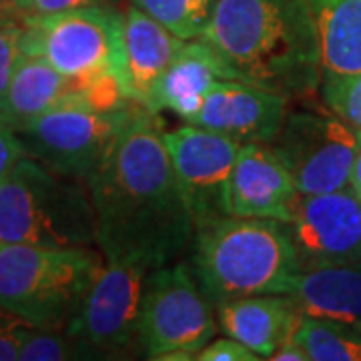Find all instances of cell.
<instances>
[{
  "instance_id": "1f68e13d",
  "label": "cell",
  "mask_w": 361,
  "mask_h": 361,
  "mask_svg": "<svg viewBox=\"0 0 361 361\" xmlns=\"http://www.w3.org/2000/svg\"><path fill=\"white\" fill-rule=\"evenodd\" d=\"M349 185H351V191L361 199V142H360V149H357V155H355V161H353V169H351Z\"/></svg>"
},
{
  "instance_id": "44dd1931",
  "label": "cell",
  "mask_w": 361,
  "mask_h": 361,
  "mask_svg": "<svg viewBox=\"0 0 361 361\" xmlns=\"http://www.w3.org/2000/svg\"><path fill=\"white\" fill-rule=\"evenodd\" d=\"M291 337L313 361H361V329L353 325L301 313Z\"/></svg>"
},
{
  "instance_id": "30bf717a",
  "label": "cell",
  "mask_w": 361,
  "mask_h": 361,
  "mask_svg": "<svg viewBox=\"0 0 361 361\" xmlns=\"http://www.w3.org/2000/svg\"><path fill=\"white\" fill-rule=\"evenodd\" d=\"M360 135L336 115L287 113L271 149L283 161L301 195L334 193L349 187Z\"/></svg>"
},
{
  "instance_id": "7a4b0ae2",
  "label": "cell",
  "mask_w": 361,
  "mask_h": 361,
  "mask_svg": "<svg viewBox=\"0 0 361 361\" xmlns=\"http://www.w3.org/2000/svg\"><path fill=\"white\" fill-rule=\"evenodd\" d=\"M199 40L223 78L285 99L322 87V52L307 0H215Z\"/></svg>"
},
{
  "instance_id": "e0dca14e",
  "label": "cell",
  "mask_w": 361,
  "mask_h": 361,
  "mask_svg": "<svg viewBox=\"0 0 361 361\" xmlns=\"http://www.w3.org/2000/svg\"><path fill=\"white\" fill-rule=\"evenodd\" d=\"M82 87L85 80L65 77L42 56L23 54L0 106V121L14 130L23 129L52 106L73 97L82 99Z\"/></svg>"
},
{
  "instance_id": "9a60e30c",
  "label": "cell",
  "mask_w": 361,
  "mask_h": 361,
  "mask_svg": "<svg viewBox=\"0 0 361 361\" xmlns=\"http://www.w3.org/2000/svg\"><path fill=\"white\" fill-rule=\"evenodd\" d=\"M299 315L291 295L239 297L215 305L221 331L255 351L261 360H269L293 334Z\"/></svg>"
},
{
  "instance_id": "7402d4cb",
  "label": "cell",
  "mask_w": 361,
  "mask_h": 361,
  "mask_svg": "<svg viewBox=\"0 0 361 361\" xmlns=\"http://www.w3.org/2000/svg\"><path fill=\"white\" fill-rule=\"evenodd\" d=\"M133 4L153 16L175 37L195 40L209 25L215 0H133Z\"/></svg>"
},
{
  "instance_id": "277c9868",
  "label": "cell",
  "mask_w": 361,
  "mask_h": 361,
  "mask_svg": "<svg viewBox=\"0 0 361 361\" xmlns=\"http://www.w3.org/2000/svg\"><path fill=\"white\" fill-rule=\"evenodd\" d=\"M0 243L92 247L97 215L85 180L26 155L0 180Z\"/></svg>"
},
{
  "instance_id": "6da1fadb",
  "label": "cell",
  "mask_w": 361,
  "mask_h": 361,
  "mask_svg": "<svg viewBox=\"0 0 361 361\" xmlns=\"http://www.w3.org/2000/svg\"><path fill=\"white\" fill-rule=\"evenodd\" d=\"M101 253L157 269L187 251L195 221L155 113L141 106L87 180Z\"/></svg>"
},
{
  "instance_id": "484cf974",
  "label": "cell",
  "mask_w": 361,
  "mask_h": 361,
  "mask_svg": "<svg viewBox=\"0 0 361 361\" xmlns=\"http://www.w3.org/2000/svg\"><path fill=\"white\" fill-rule=\"evenodd\" d=\"M35 325L0 307V361L18 360L20 348Z\"/></svg>"
},
{
  "instance_id": "f546056e",
  "label": "cell",
  "mask_w": 361,
  "mask_h": 361,
  "mask_svg": "<svg viewBox=\"0 0 361 361\" xmlns=\"http://www.w3.org/2000/svg\"><path fill=\"white\" fill-rule=\"evenodd\" d=\"M269 360L271 361H310V357H307L305 349L301 348L295 339L289 336L287 339H285L283 343L279 345V348L271 353Z\"/></svg>"
},
{
  "instance_id": "d6986e66",
  "label": "cell",
  "mask_w": 361,
  "mask_h": 361,
  "mask_svg": "<svg viewBox=\"0 0 361 361\" xmlns=\"http://www.w3.org/2000/svg\"><path fill=\"white\" fill-rule=\"evenodd\" d=\"M289 295L303 315L361 329V261L301 271Z\"/></svg>"
},
{
  "instance_id": "4fadbf2b",
  "label": "cell",
  "mask_w": 361,
  "mask_h": 361,
  "mask_svg": "<svg viewBox=\"0 0 361 361\" xmlns=\"http://www.w3.org/2000/svg\"><path fill=\"white\" fill-rule=\"evenodd\" d=\"M299 197L295 180L271 145H241L225 189V215L289 223Z\"/></svg>"
},
{
  "instance_id": "ba28073f",
  "label": "cell",
  "mask_w": 361,
  "mask_h": 361,
  "mask_svg": "<svg viewBox=\"0 0 361 361\" xmlns=\"http://www.w3.org/2000/svg\"><path fill=\"white\" fill-rule=\"evenodd\" d=\"M217 329L213 303L187 263H169L149 273L141 315V349L147 360L161 361L169 353L195 360Z\"/></svg>"
},
{
  "instance_id": "4dcf8cb0",
  "label": "cell",
  "mask_w": 361,
  "mask_h": 361,
  "mask_svg": "<svg viewBox=\"0 0 361 361\" xmlns=\"http://www.w3.org/2000/svg\"><path fill=\"white\" fill-rule=\"evenodd\" d=\"M20 20V11L13 4V0H0V26L13 25Z\"/></svg>"
},
{
  "instance_id": "9c48e42d",
  "label": "cell",
  "mask_w": 361,
  "mask_h": 361,
  "mask_svg": "<svg viewBox=\"0 0 361 361\" xmlns=\"http://www.w3.org/2000/svg\"><path fill=\"white\" fill-rule=\"evenodd\" d=\"M151 271L139 261H106L65 327L89 349L92 360H125L142 353V297Z\"/></svg>"
},
{
  "instance_id": "5bb4252c",
  "label": "cell",
  "mask_w": 361,
  "mask_h": 361,
  "mask_svg": "<svg viewBox=\"0 0 361 361\" xmlns=\"http://www.w3.org/2000/svg\"><path fill=\"white\" fill-rule=\"evenodd\" d=\"M287 116V99L247 85L241 80L219 78L209 92L193 125L221 133L233 141L271 145Z\"/></svg>"
},
{
  "instance_id": "52a82bcc",
  "label": "cell",
  "mask_w": 361,
  "mask_h": 361,
  "mask_svg": "<svg viewBox=\"0 0 361 361\" xmlns=\"http://www.w3.org/2000/svg\"><path fill=\"white\" fill-rule=\"evenodd\" d=\"M139 109L141 104L130 103L103 111L73 97L16 133L28 157L65 177L87 183Z\"/></svg>"
},
{
  "instance_id": "ac0fdd59",
  "label": "cell",
  "mask_w": 361,
  "mask_h": 361,
  "mask_svg": "<svg viewBox=\"0 0 361 361\" xmlns=\"http://www.w3.org/2000/svg\"><path fill=\"white\" fill-rule=\"evenodd\" d=\"M221 71L213 54L199 39L187 40L165 75L157 80L145 104L151 113L173 111L191 123L201 111L205 94L219 80Z\"/></svg>"
},
{
  "instance_id": "4316f807",
  "label": "cell",
  "mask_w": 361,
  "mask_h": 361,
  "mask_svg": "<svg viewBox=\"0 0 361 361\" xmlns=\"http://www.w3.org/2000/svg\"><path fill=\"white\" fill-rule=\"evenodd\" d=\"M261 360L255 351L243 345L241 341L233 339V337H219V339H211L205 348L201 349L195 361H257Z\"/></svg>"
},
{
  "instance_id": "8fae6325",
  "label": "cell",
  "mask_w": 361,
  "mask_h": 361,
  "mask_svg": "<svg viewBox=\"0 0 361 361\" xmlns=\"http://www.w3.org/2000/svg\"><path fill=\"white\" fill-rule=\"evenodd\" d=\"M163 139L195 227L223 217L225 189L241 142L193 123L163 133Z\"/></svg>"
},
{
  "instance_id": "d4e9b609",
  "label": "cell",
  "mask_w": 361,
  "mask_h": 361,
  "mask_svg": "<svg viewBox=\"0 0 361 361\" xmlns=\"http://www.w3.org/2000/svg\"><path fill=\"white\" fill-rule=\"evenodd\" d=\"M20 35H23V25L20 20L13 25L0 26V106L4 101V94L8 90V85L13 80L16 65L20 56L25 54L20 47Z\"/></svg>"
},
{
  "instance_id": "83f0119b",
  "label": "cell",
  "mask_w": 361,
  "mask_h": 361,
  "mask_svg": "<svg viewBox=\"0 0 361 361\" xmlns=\"http://www.w3.org/2000/svg\"><path fill=\"white\" fill-rule=\"evenodd\" d=\"M28 155L18 133L0 121V180L6 179L20 159Z\"/></svg>"
},
{
  "instance_id": "2e32d148",
  "label": "cell",
  "mask_w": 361,
  "mask_h": 361,
  "mask_svg": "<svg viewBox=\"0 0 361 361\" xmlns=\"http://www.w3.org/2000/svg\"><path fill=\"white\" fill-rule=\"evenodd\" d=\"M185 42L130 4L125 14V82L135 103L147 104L157 80L165 75Z\"/></svg>"
},
{
  "instance_id": "603a6c76",
  "label": "cell",
  "mask_w": 361,
  "mask_h": 361,
  "mask_svg": "<svg viewBox=\"0 0 361 361\" xmlns=\"http://www.w3.org/2000/svg\"><path fill=\"white\" fill-rule=\"evenodd\" d=\"M18 360L23 361H66L92 360L89 349L66 329L32 327L20 348Z\"/></svg>"
},
{
  "instance_id": "ffe728a7",
  "label": "cell",
  "mask_w": 361,
  "mask_h": 361,
  "mask_svg": "<svg viewBox=\"0 0 361 361\" xmlns=\"http://www.w3.org/2000/svg\"><path fill=\"white\" fill-rule=\"evenodd\" d=\"M315 25L323 78L361 71V0H307Z\"/></svg>"
},
{
  "instance_id": "d6a6232c",
  "label": "cell",
  "mask_w": 361,
  "mask_h": 361,
  "mask_svg": "<svg viewBox=\"0 0 361 361\" xmlns=\"http://www.w3.org/2000/svg\"><path fill=\"white\" fill-rule=\"evenodd\" d=\"M28 2H30V0H13L14 6H16V8L20 11V18H23V13H25V11H26V6H28Z\"/></svg>"
},
{
  "instance_id": "f1b7e54d",
  "label": "cell",
  "mask_w": 361,
  "mask_h": 361,
  "mask_svg": "<svg viewBox=\"0 0 361 361\" xmlns=\"http://www.w3.org/2000/svg\"><path fill=\"white\" fill-rule=\"evenodd\" d=\"M115 0H30L23 16H47L90 6H111Z\"/></svg>"
},
{
  "instance_id": "3957f363",
  "label": "cell",
  "mask_w": 361,
  "mask_h": 361,
  "mask_svg": "<svg viewBox=\"0 0 361 361\" xmlns=\"http://www.w3.org/2000/svg\"><path fill=\"white\" fill-rule=\"evenodd\" d=\"M191 271L215 305L251 295H289L301 273L287 223L223 215L195 227Z\"/></svg>"
},
{
  "instance_id": "8992f818",
  "label": "cell",
  "mask_w": 361,
  "mask_h": 361,
  "mask_svg": "<svg viewBox=\"0 0 361 361\" xmlns=\"http://www.w3.org/2000/svg\"><path fill=\"white\" fill-rule=\"evenodd\" d=\"M20 47L42 56L65 77L87 80L109 73L125 77V16L90 6L47 16H23Z\"/></svg>"
},
{
  "instance_id": "5b68a950",
  "label": "cell",
  "mask_w": 361,
  "mask_h": 361,
  "mask_svg": "<svg viewBox=\"0 0 361 361\" xmlns=\"http://www.w3.org/2000/svg\"><path fill=\"white\" fill-rule=\"evenodd\" d=\"M103 267L92 247L0 243V307L35 327L65 329Z\"/></svg>"
},
{
  "instance_id": "7c38bea8",
  "label": "cell",
  "mask_w": 361,
  "mask_h": 361,
  "mask_svg": "<svg viewBox=\"0 0 361 361\" xmlns=\"http://www.w3.org/2000/svg\"><path fill=\"white\" fill-rule=\"evenodd\" d=\"M287 229L301 271L361 261V199L349 189L301 195Z\"/></svg>"
},
{
  "instance_id": "cb8c5ba5",
  "label": "cell",
  "mask_w": 361,
  "mask_h": 361,
  "mask_svg": "<svg viewBox=\"0 0 361 361\" xmlns=\"http://www.w3.org/2000/svg\"><path fill=\"white\" fill-rule=\"evenodd\" d=\"M322 94L331 115L341 118L361 139V71L345 77L323 78Z\"/></svg>"
}]
</instances>
